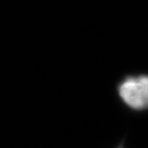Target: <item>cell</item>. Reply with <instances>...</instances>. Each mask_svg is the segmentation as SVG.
Masks as SVG:
<instances>
[{
    "instance_id": "obj_1",
    "label": "cell",
    "mask_w": 148,
    "mask_h": 148,
    "mask_svg": "<svg viewBox=\"0 0 148 148\" xmlns=\"http://www.w3.org/2000/svg\"><path fill=\"white\" fill-rule=\"evenodd\" d=\"M116 94L123 106L134 112H148V73H130L116 84Z\"/></svg>"
},
{
    "instance_id": "obj_2",
    "label": "cell",
    "mask_w": 148,
    "mask_h": 148,
    "mask_svg": "<svg viewBox=\"0 0 148 148\" xmlns=\"http://www.w3.org/2000/svg\"><path fill=\"white\" fill-rule=\"evenodd\" d=\"M115 148H125V145H124V142H121V144H119V145Z\"/></svg>"
}]
</instances>
